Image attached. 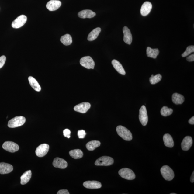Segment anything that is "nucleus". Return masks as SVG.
I'll return each mask as SVG.
<instances>
[{"label": "nucleus", "mask_w": 194, "mask_h": 194, "mask_svg": "<svg viewBox=\"0 0 194 194\" xmlns=\"http://www.w3.org/2000/svg\"><path fill=\"white\" fill-rule=\"evenodd\" d=\"M57 194H69L70 193L67 189L60 190L57 193Z\"/></svg>", "instance_id": "c9c22d12"}, {"label": "nucleus", "mask_w": 194, "mask_h": 194, "mask_svg": "<svg viewBox=\"0 0 194 194\" xmlns=\"http://www.w3.org/2000/svg\"><path fill=\"white\" fill-rule=\"evenodd\" d=\"M112 63L114 68L119 74L123 75L126 74V72L123 67L118 61L114 59L112 61Z\"/></svg>", "instance_id": "aec40b11"}, {"label": "nucleus", "mask_w": 194, "mask_h": 194, "mask_svg": "<svg viewBox=\"0 0 194 194\" xmlns=\"http://www.w3.org/2000/svg\"><path fill=\"white\" fill-rule=\"evenodd\" d=\"M2 147L4 150L11 153L17 151L19 148L17 144L12 141L5 142L3 144Z\"/></svg>", "instance_id": "6e6552de"}, {"label": "nucleus", "mask_w": 194, "mask_h": 194, "mask_svg": "<svg viewBox=\"0 0 194 194\" xmlns=\"http://www.w3.org/2000/svg\"><path fill=\"white\" fill-rule=\"evenodd\" d=\"M194 51V45H191L187 47L186 50L182 55V57H185L188 56L192 53H193Z\"/></svg>", "instance_id": "2f4dec72"}, {"label": "nucleus", "mask_w": 194, "mask_h": 194, "mask_svg": "<svg viewBox=\"0 0 194 194\" xmlns=\"http://www.w3.org/2000/svg\"><path fill=\"white\" fill-rule=\"evenodd\" d=\"M173 112V110L171 108H168L167 106H164L161 110V114L164 116L171 115Z\"/></svg>", "instance_id": "c756f323"}, {"label": "nucleus", "mask_w": 194, "mask_h": 194, "mask_svg": "<svg viewBox=\"0 0 194 194\" xmlns=\"http://www.w3.org/2000/svg\"><path fill=\"white\" fill-rule=\"evenodd\" d=\"M124 34V42L128 45H130L132 41V36L130 29L126 26H124L123 29Z\"/></svg>", "instance_id": "dca6fc26"}, {"label": "nucleus", "mask_w": 194, "mask_h": 194, "mask_svg": "<svg viewBox=\"0 0 194 194\" xmlns=\"http://www.w3.org/2000/svg\"><path fill=\"white\" fill-rule=\"evenodd\" d=\"M29 84L32 88L37 92H40L41 88L37 80L33 77L29 76L28 78Z\"/></svg>", "instance_id": "a878e982"}, {"label": "nucleus", "mask_w": 194, "mask_h": 194, "mask_svg": "<svg viewBox=\"0 0 194 194\" xmlns=\"http://www.w3.org/2000/svg\"><path fill=\"white\" fill-rule=\"evenodd\" d=\"M114 159L111 157L108 156H103L99 158L95 162V165L96 166H108L114 163Z\"/></svg>", "instance_id": "39448f33"}, {"label": "nucleus", "mask_w": 194, "mask_h": 194, "mask_svg": "<svg viewBox=\"0 0 194 194\" xmlns=\"http://www.w3.org/2000/svg\"><path fill=\"white\" fill-rule=\"evenodd\" d=\"M63 135L65 137H66L67 138H70L71 137V132L70 130L68 129H66L63 130Z\"/></svg>", "instance_id": "f704fd0d"}, {"label": "nucleus", "mask_w": 194, "mask_h": 194, "mask_svg": "<svg viewBox=\"0 0 194 194\" xmlns=\"http://www.w3.org/2000/svg\"><path fill=\"white\" fill-rule=\"evenodd\" d=\"M60 41L63 45L67 46L72 43V37L70 34H66L61 37Z\"/></svg>", "instance_id": "c85d7f7f"}, {"label": "nucleus", "mask_w": 194, "mask_h": 194, "mask_svg": "<svg viewBox=\"0 0 194 194\" xmlns=\"http://www.w3.org/2000/svg\"><path fill=\"white\" fill-rule=\"evenodd\" d=\"M190 181L191 183H193L194 182V172H193L191 176Z\"/></svg>", "instance_id": "58836bf2"}, {"label": "nucleus", "mask_w": 194, "mask_h": 194, "mask_svg": "<svg viewBox=\"0 0 194 194\" xmlns=\"http://www.w3.org/2000/svg\"><path fill=\"white\" fill-rule=\"evenodd\" d=\"M101 143L98 140H92L88 142L86 144V147L89 151H93L96 148L99 147Z\"/></svg>", "instance_id": "cd10ccee"}, {"label": "nucleus", "mask_w": 194, "mask_h": 194, "mask_svg": "<svg viewBox=\"0 0 194 194\" xmlns=\"http://www.w3.org/2000/svg\"><path fill=\"white\" fill-rule=\"evenodd\" d=\"M49 146L48 144H40L36 150L35 153L39 157H43L48 152Z\"/></svg>", "instance_id": "9d476101"}, {"label": "nucleus", "mask_w": 194, "mask_h": 194, "mask_svg": "<svg viewBox=\"0 0 194 194\" xmlns=\"http://www.w3.org/2000/svg\"><path fill=\"white\" fill-rule=\"evenodd\" d=\"M160 171L164 178L167 181H171L175 177V174L173 170L168 165L163 166L161 168Z\"/></svg>", "instance_id": "7ed1b4c3"}, {"label": "nucleus", "mask_w": 194, "mask_h": 194, "mask_svg": "<svg viewBox=\"0 0 194 194\" xmlns=\"http://www.w3.org/2000/svg\"><path fill=\"white\" fill-rule=\"evenodd\" d=\"M189 123L190 124L193 125L194 124V116H193L189 119Z\"/></svg>", "instance_id": "4c0bfd02"}, {"label": "nucleus", "mask_w": 194, "mask_h": 194, "mask_svg": "<svg viewBox=\"0 0 194 194\" xmlns=\"http://www.w3.org/2000/svg\"><path fill=\"white\" fill-rule=\"evenodd\" d=\"M78 136L79 138H84L86 135V133L84 130H79L78 131Z\"/></svg>", "instance_id": "473e14b6"}, {"label": "nucleus", "mask_w": 194, "mask_h": 194, "mask_svg": "<svg viewBox=\"0 0 194 194\" xmlns=\"http://www.w3.org/2000/svg\"><path fill=\"white\" fill-rule=\"evenodd\" d=\"M27 17L24 15H21L17 17L12 23V26L13 28L18 29L23 26L26 23Z\"/></svg>", "instance_id": "0eeeda50"}, {"label": "nucleus", "mask_w": 194, "mask_h": 194, "mask_svg": "<svg viewBox=\"0 0 194 194\" xmlns=\"http://www.w3.org/2000/svg\"><path fill=\"white\" fill-rule=\"evenodd\" d=\"M164 144L167 147L172 148L174 146V142L173 138L169 134H164L163 137Z\"/></svg>", "instance_id": "4be33fe9"}, {"label": "nucleus", "mask_w": 194, "mask_h": 194, "mask_svg": "<svg viewBox=\"0 0 194 194\" xmlns=\"http://www.w3.org/2000/svg\"><path fill=\"white\" fill-rule=\"evenodd\" d=\"M187 60L189 62H193L194 61V54H193L190 55L187 58Z\"/></svg>", "instance_id": "e433bc0d"}, {"label": "nucleus", "mask_w": 194, "mask_h": 194, "mask_svg": "<svg viewBox=\"0 0 194 194\" xmlns=\"http://www.w3.org/2000/svg\"><path fill=\"white\" fill-rule=\"evenodd\" d=\"M53 165L55 168L65 169L68 166V163L64 159L59 158H56L53 160Z\"/></svg>", "instance_id": "f8f14e48"}, {"label": "nucleus", "mask_w": 194, "mask_h": 194, "mask_svg": "<svg viewBox=\"0 0 194 194\" xmlns=\"http://www.w3.org/2000/svg\"><path fill=\"white\" fill-rule=\"evenodd\" d=\"M159 53V50L157 48L152 49L150 47H148L146 49V54L147 56L150 58L156 59Z\"/></svg>", "instance_id": "5701e85b"}, {"label": "nucleus", "mask_w": 194, "mask_h": 194, "mask_svg": "<svg viewBox=\"0 0 194 194\" xmlns=\"http://www.w3.org/2000/svg\"><path fill=\"white\" fill-rule=\"evenodd\" d=\"M193 144L192 138L191 136H187L184 138L181 143V147L184 151H188Z\"/></svg>", "instance_id": "4468645a"}, {"label": "nucleus", "mask_w": 194, "mask_h": 194, "mask_svg": "<svg viewBox=\"0 0 194 194\" xmlns=\"http://www.w3.org/2000/svg\"><path fill=\"white\" fill-rule=\"evenodd\" d=\"M172 102L177 105L182 104L185 101V98L182 95L175 93L172 95Z\"/></svg>", "instance_id": "412c9836"}, {"label": "nucleus", "mask_w": 194, "mask_h": 194, "mask_svg": "<svg viewBox=\"0 0 194 194\" xmlns=\"http://www.w3.org/2000/svg\"><path fill=\"white\" fill-rule=\"evenodd\" d=\"M13 168L11 164L5 163H0V174H9L13 171Z\"/></svg>", "instance_id": "a211bd4d"}, {"label": "nucleus", "mask_w": 194, "mask_h": 194, "mask_svg": "<svg viewBox=\"0 0 194 194\" xmlns=\"http://www.w3.org/2000/svg\"><path fill=\"white\" fill-rule=\"evenodd\" d=\"M32 173L30 170L27 171L24 173L21 177V184L22 185H25L27 184L30 180Z\"/></svg>", "instance_id": "393cba45"}, {"label": "nucleus", "mask_w": 194, "mask_h": 194, "mask_svg": "<svg viewBox=\"0 0 194 194\" xmlns=\"http://www.w3.org/2000/svg\"><path fill=\"white\" fill-rule=\"evenodd\" d=\"M152 9V5L149 2H146L142 5L140 9V13L144 16H147Z\"/></svg>", "instance_id": "6ab92c4d"}, {"label": "nucleus", "mask_w": 194, "mask_h": 194, "mask_svg": "<svg viewBox=\"0 0 194 194\" xmlns=\"http://www.w3.org/2000/svg\"><path fill=\"white\" fill-rule=\"evenodd\" d=\"M162 76L160 74H158L154 76L152 75L149 78L150 83L152 85H154L159 82L161 80Z\"/></svg>", "instance_id": "7c9ffc66"}, {"label": "nucleus", "mask_w": 194, "mask_h": 194, "mask_svg": "<svg viewBox=\"0 0 194 194\" xmlns=\"http://www.w3.org/2000/svg\"><path fill=\"white\" fill-rule=\"evenodd\" d=\"M171 194H176L175 193H171Z\"/></svg>", "instance_id": "ea45409f"}, {"label": "nucleus", "mask_w": 194, "mask_h": 194, "mask_svg": "<svg viewBox=\"0 0 194 194\" xmlns=\"http://www.w3.org/2000/svg\"><path fill=\"white\" fill-rule=\"evenodd\" d=\"M6 60V58L5 55H3L0 57V69L5 64Z\"/></svg>", "instance_id": "72a5a7b5"}, {"label": "nucleus", "mask_w": 194, "mask_h": 194, "mask_svg": "<svg viewBox=\"0 0 194 194\" xmlns=\"http://www.w3.org/2000/svg\"><path fill=\"white\" fill-rule=\"evenodd\" d=\"M91 107V104L88 102H84L76 105L74 108L75 111L85 113Z\"/></svg>", "instance_id": "9b49d317"}, {"label": "nucleus", "mask_w": 194, "mask_h": 194, "mask_svg": "<svg viewBox=\"0 0 194 194\" xmlns=\"http://www.w3.org/2000/svg\"><path fill=\"white\" fill-rule=\"evenodd\" d=\"M69 154L71 157L74 159H80L83 157L84 154L81 150L79 149L71 150Z\"/></svg>", "instance_id": "bb28decb"}, {"label": "nucleus", "mask_w": 194, "mask_h": 194, "mask_svg": "<svg viewBox=\"0 0 194 194\" xmlns=\"http://www.w3.org/2000/svg\"><path fill=\"white\" fill-rule=\"evenodd\" d=\"M62 3L58 0H51L47 3L46 7L51 11L57 10L61 6Z\"/></svg>", "instance_id": "ddd939ff"}, {"label": "nucleus", "mask_w": 194, "mask_h": 194, "mask_svg": "<svg viewBox=\"0 0 194 194\" xmlns=\"http://www.w3.org/2000/svg\"><path fill=\"white\" fill-rule=\"evenodd\" d=\"M101 31L100 27H97L94 29L89 34L88 40L89 41H92L95 40L98 37Z\"/></svg>", "instance_id": "b1692460"}, {"label": "nucleus", "mask_w": 194, "mask_h": 194, "mask_svg": "<svg viewBox=\"0 0 194 194\" xmlns=\"http://www.w3.org/2000/svg\"><path fill=\"white\" fill-rule=\"evenodd\" d=\"M139 119L140 123L143 126H146L148 121L147 110L146 106H142L139 110Z\"/></svg>", "instance_id": "1a4fd4ad"}, {"label": "nucleus", "mask_w": 194, "mask_h": 194, "mask_svg": "<svg viewBox=\"0 0 194 194\" xmlns=\"http://www.w3.org/2000/svg\"><path fill=\"white\" fill-rule=\"evenodd\" d=\"M26 118L23 116L15 117L8 122V126L11 128H15L23 126L25 123Z\"/></svg>", "instance_id": "f03ea898"}, {"label": "nucleus", "mask_w": 194, "mask_h": 194, "mask_svg": "<svg viewBox=\"0 0 194 194\" xmlns=\"http://www.w3.org/2000/svg\"><path fill=\"white\" fill-rule=\"evenodd\" d=\"M119 175L123 178L132 180L135 179L136 175L132 170L127 168H123L120 170L118 172Z\"/></svg>", "instance_id": "20e7f679"}, {"label": "nucleus", "mask_w": 194, "mask_h": 194, "mask_svg": "<svg viewBox=\"0 0 194 194\" xmlns=\"http://www.w3.org/2000/svg\"><path fill=\"white\" fill-rule=\"evenodd\" d=\"M80 64L83 67L88 69H94L95 65L93 59L90 56L84 57L81 58Z\"/></svg>", "instance_id": "423d86ee"}, {"label": "nucleus", "mask_w": 194, "mask_h": 194, "mask_svg": "<svg viewBox=\"0 0 194 194\" xmlns=\"http://www.w3.org/2000/svg\"><path fill=\"white\" fill-rule=\"evenodd\" d=\"M96 14L91 10L86 9L81 11L78 13V16L82 19H91L95 16Z\"/></svg>", "instance_id": "f3484780"}, {"label": "nucleus", "mask_w": 194, "mask_h": 194, "mask_svg": "<svg viewBox=\"0 0 194 194\" xmlns=\"http://www.w3.org/2000/svg\"><path fill=\"white\" fill-rule=\"evenodd\" d=\"M116 130L118 135L126 141H130L132 139V134L128 129L122 126H117Z\"/></svg>", "instance_id": "f257e3e1"}, {"label": "nucleus", "mask_w": 194, "mask_h": 194, "mask_svg": "<svg viewBox=\"0 0 194 194\" xmlns=\"http://www.w3.org/2000/svg\"><path fill=\"white\" fill-rule=\"evenodd\" d=\"M84 186L87 189H100L102 186V184L97 181H87L83 183Z\"/></svg>", "instance_id": "2eb2a0df"}]
</instances>
